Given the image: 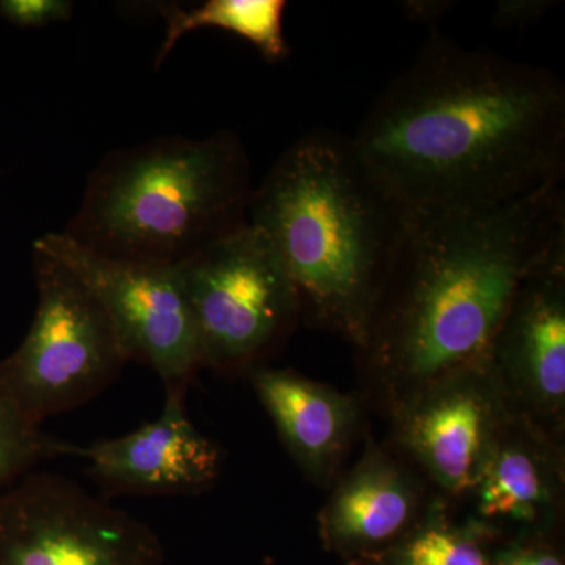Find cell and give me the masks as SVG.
I'll use <instances>...</instances> for the list:
<instances>
[{"label": "cell", "instance_id": "cell-1", "mask_svg": "<svg viewBox=\"0 0 565 565\" xmlns=\"http://www.w3.org/2000/svg\"><path fill=\"white\" fill-rule=\"evenodd\" d=\"M351 143L405 214L498 206L563 184L565 87L541 66L433 35Z\"/></svg>", "mask_w": 565, "mask_h": 565}, {"label": "cell", "instance_id": "cell-2", "mask_svg": "<svg viewBox=\"0 0 565 565\" xmlns=\"http://www.w3.org/2000/svg\"><path fill=\"white\" fill-rule=\"evenodd\" d=\"M564 243L563 184L481 210L405 214L360 349L393 408L487 366L520 286Z\"/></svg>", "mask_w": 565, "mask_h": 565}, {"label": "cell", "instance_id": "cell-3", "mask_svg": "<svg viewBox=\"0 0 565 565\" xmlns=\"http://www.w3.org/2000/svg\"><path fill=\"white\" fill-rule=\"evenodd\" d=\"M405 211L353 151L318 131L292 143L252 195L248 222L274 244L302 318L362 349Z\"/></svg>", "mask_w": 565, "mask_h": 565}, {"label": "cell", "instance_id": "cell-4", "mask_svg": "<svg viewBox=\"0 0 565 565\" xmlns=\"http://www.w3.org/2000/svg\"><path fill=\"white\" fill-rule=\"evenodd\" d=\"M253 191L236 134L158 137L102 159L63 233L106 258L178 266L244 226Z\"/></svg>", "mask_w": 565, "mask_h": 565}, {"label": "cell", "instance_id": "cell-5", "mask_svg": "<svg viewBox=\"0 0 565 565\" xmlns=\"http://www.w3.org/2000/svg\"><path fill=\"white\" fill-rule=\"evenodd\" d=\"M33 274L35 316L22 343L0 360V390L41 427L90 403L131 360L102 305L68 269L33 250Z\"/></svg>", "mask_w": 565, "mask_h": 565}, {"label": "cell", "instance_id": "cell-6", "mask_svg": "<svg viewBox=\"0 0 565 565\" xmlns=\"http://www.w3.org/2000/svg\"><path fill=\"white\" fill-rule=\"evenodd\" d=\"M202 367L250 373L302 318L299 294L274 244L250 222L178 264Z\"/></svg>", "mask_w": 565, "mask_h": 565}, {"label": "cell", "instance_id": "cell-7", "mask_svg": "<svg viewBox=\"0 0 565 565\" xmlns=\"http://www.w3.org/2000/svg\"><path fill=\"white\" fill-rule=\"evenodd\" d=\"M33 250L62 264L93 294L131 362L150 366L166 392H188L202 360L178 266L106 258L65 233L44 234Z\"/></svg>", "mask_w": 565, "mask_h": 565}, {"label": "cell", "instance_id": "cell-8", "mask_svg": "<svg viewBox=\"0 0 565 565\" xmlns=\"http://www.w3.org/2000/svg\"><path fill=\"white\" fill-rule=\"evenodd\" d=\"M150 545L128 512L51 473L0 493V565H141Z\"/></svg>", "mask_w": 565, "mask_h": 565}, {"label": "cell", "instance_id": "cell-9", "mask_svg": "<svg viewBox=\"0 0 565 565\" xmlns=\"http://www.w3.org/2000/svg\"><path fill=\"white\" fill-rule=\"evenodd\" d=\"M509 414L559 440L565 414V243L527 275L489 360Z\"/></svg>", "mask_w": 565, "mask_h": 565}, {"label": "cell", "instance_id": "cell-10", "mask_svg": "<svg viewBox=\"0 0 565 565\" xmlns=\"http://www.w3.org/2000/svg\"><path fill=\"white\" fill-rule=\"evenodd\" d=\"M394 411L401 448L448 497H470L509 416L489 364L437 382Z\"/></svg>", "mask_w": 565, "mask_h": 565}, {"label": "cell", "instance_id": "cell-11", "mask_svg": "<svg viewBox=\"0 0 565 565\" xmlns=\"http://www.w3.org/2000/svg\"><path fill=\"white\" fill-rule=\"evenodd\" d=\"M188 392H166L161 415L132 433L90 445H73L71 457L110 493L193 494L217 481L218 446L189 418Z\"/></svg>", "mask_w": 565, "mask_h": 565}, {"label": "cell", "instance_id": "cell-12", "mask_svg": "<svg viewBox=\"0 0 565 565\" xmlns=\"http://www.w3.org/2000/svg\"><path fill=\"white\" fill-rule=\"evenodd\" d=\"M559 440L509 414L473 492L476 525L534 527L552 522L563 503Z\"/></svg>", "mask_w": 565, "mask_h": 565}, {"label": "cell", "instance_id": "cell-13", "mask_svg": "<svg viewBox=\"0 0 565 565\" xmlns=\"http://www.w3.org/2000/svg\"><path fill=\"white\" fill-rule=\"evenodd\" d=\"M426 511L416 476L370 441L323 504L319 527L332 546L371 548L403 539Z\"/></svg>", "mask_w": 565, "mask_h": 565}, {"label": "cell", "instance_id": "cell-14", "mask_svg": "<svg viewBox=\"0 0 565 565\" xmlns=\"http://www.w3.org/2000/svg\"><path fill=\"white\" fill-rule=\"evenodd\" d=\"M248 379L297 465L315 481L332 478L359 424L356 401L296 371L266 364Z\"/></svg>", "mask_w": 565, "mask_h": 565}, {"label": "cell", "instance_id": "cell-15", "mask_svg": "<svg viewBox=\"0 0 565 565\" xmlns=\"http://www.w3.org/2000/svg\"><path fill=\"white\" fill-rule=\"evenodd\" d=\"M159 11L166 33L156 55V68L169 58L182 36L206 28L223 29L250 41L270 63L285 61L289 55L282 28L286 11L282 0H207L192 9L166 3Z\"/></svg>", "mask_w": 565, "mask_h": 565}, {"label": "cell", "instance_id": "cell-16", "mask_svg": "<svg viewBox=\"0 0 565 565\" xmlns=\"http://www.w3.org/2000/svg\"><path fill=\"white\" fill-rule=\"evenodd\" d=\"M444 514L440 505L427 508L394 550L393 565H490L478 541L479 527L452 525Z\"/></svg>", "mask_w": 565, "mask_h": 565}, {"label": "cell", "instance_id": "cell-17", "mask_svg": "<svg viewBox=\"0 0 565 565\" xmlns=\"http://www.w3.org/2000/svg\"><path fill=\"white\" fill-rule=\"evenodd\" d=\"M73 444L44 433L0 390V493L41 462L71 457Z\"/></svg>", "mask_w": 565, "mask_h": 565}, {"label": "cell", "instance_id": "cell-18", "mask_svg": "<svg viewBox=\"0 0 565 565\" xmlns=\"http://www.w3.org/2000/svg\"><path fill=\"white\" fill-rule=\"evenodd\" d=\"M74 3L70 0H0V18L14 28L43 29L70 21Z\"/></svg>", "mask_w": 565, "mask_h": 565}, {"label": "cell", "instance_id": "cell-19", "mask_svg": "<svg viewBox=\"0 0 565 565\" xmlns=\"http://www.w3.org/2000/svg\"><path fill=\"white\" fill-rule=\"evenodd\" d=\"M557 2L552 0H503L494 7L493 20L501 28L523 29L545 17Z\"/></svg>", "mask_w": 565, "mask_h": 565}, {"label": "cell", "instance_id": "cell-20", "mask_svg": "<svg viewBox=\"0 0 565 565\" xmlns=\"http://www.w3.org/2000/svg\"><path fill=\"white\" fill-rule=\"evenodd\" d=\"M497 565H564L559 557L548 550L534 546H516L498 556Z\"/></svg>", "mask_w": 565, "mask_h": 565}, {"label": "cell", "instance_id": "cell-21", "mask_svg": "<svg viewBox=\"0 0 565 565\" xmlns=\"http://www.w3.org/2000/svg\"><path fill=\"white\" fill-rule=\"evenodd\" d=\"M451 3L449 2H437V0H429V2H407L405 3V11L407 14H411V18L414 20L424 22V24H434L444 18L449 10L452 9Z\"/></svg>", "mask_w": 565, "mask_h": 565}]
</instances>
